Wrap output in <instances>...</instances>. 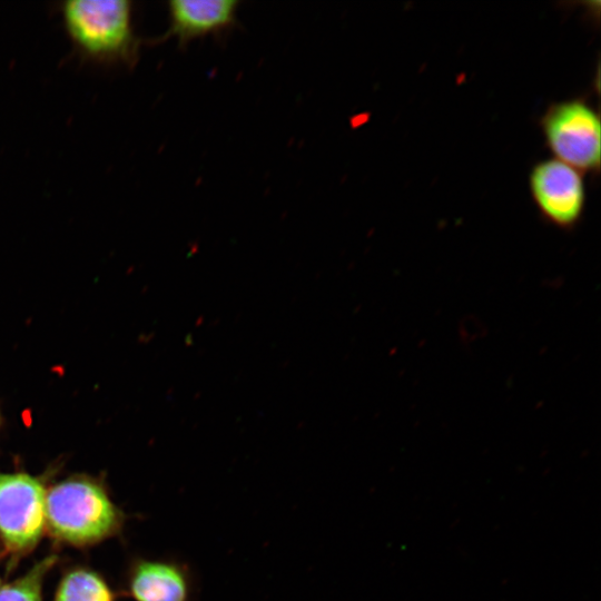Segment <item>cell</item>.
Wrapping results in <instances>:
<instances>
[{"instance_id":"cell-1","label":"cell","mask_w":601,"mask_h":601,"mask_svg":"<svg viewBox=\"0 0 601 601\" xmlns=\"http://www.w3.org/2000/svg\"><path fill=\"white\" fill-rule=\"evenodd\" d=\"M68 35L86 56L102 62H135L138 40L127 0H69L61 4Z\"/></svg>"},{"instance_id":"cell-2","label":"cell","mask_w":601,"mask_h":601,"mask_svg":"<svg viewBox=\"0 0 601 601\" xmlns=\"http://www.w3.org/2000/svg\"><path fill=\"white\" fill-rule=\"evenodd\" d=\"M122 516L105 490L87 479H69L46 493V526L76 545L101 541L121 525Z\"/></svg>"},{"instance_id":"cell-3","label":"cell","mask_w":601,"mask_h":601,"mask_svg":"<svg viewBox=\"0 0 601 601\" xmlns=\"http://www.w3.org/2000/svg\"><path fill=\"white\" fill-rule=\"evenodd\" d=\"M548 149L582 174L600 171L599 110L587 97L551 102L539 121Z\"/></svg>"},{"instance_id":"cell-4","label":"cell","mask_w":601,"mask_h":601,"mask_svg":"<svg viewBox=\"0 0 601 601\" xmlns=\"http://www.w3.org/2000/svg\"><path fill=\"white\" fill-rule=\"evenodd\" d=\"M529 189L539 214L548 224L569 231L581 221L587 189L578 169L555 158L540 160L530 170Z\"/></svg>"},{"instance_id":"cell-5","label":"cell","mask_w":601,"mask_h":601,"mask_svg":"<svg viewBox=\"0 0 601 601\" xmlns=\"http://www.w3.org/2000/svg\"><path fill=\"white\" fill-rule=\"evenodd\" d=\"M46 490L26 473H0V536L13 552L32 549L46 528Z\"/></svg>"},{"instance_id":"cell-6","label":"cell","mask_w":601,"mask_h":601,"mask_svg":"<svg viewBox=\"0 0 601 601\" xmlns=\"http://www.w3.org/2000/svg\"><path fill=\"white\" fill-rule=\"evenodd\" d=\"M129 589L136 601H194L196 580L185 561L140 559L131 568Z\"/></svg>"},{"instance_id":"cell-7","label":"cell","mask_w":601,"mask_h":601,"mask_svg":"<svg viewBox=\"0 0 601 601\" xmlns=\"http://www.w3.org/2000/svg\"><path fill=\"white\" fill-rule=\"evenodd\" d=\"M238 1L173 0L168 3V35L185 46L190 40L221 32L235 23Z\"/></svg>"},{"instance_id":"cell-8","label":"cell","mask_w":601,"mask_h":601,"mask_svg":"<svg viewBox=\"0 0 601 601\" xmlns=\"http://www.w3.org/2000/svg\"><path fill=\"white\" fill-rule=\"evenodd\" d=\"M105 581L88 570L69 572L60 582L55 601H112Z\"/></svg>"},{"instance_id":"cell-9","label":"cell","mask_w":601,"mask_h":601,"mask_svg":"<svg viewBox=\"0 0 601 601\" xmlns=\"http://www.w3.org/2000/svg\"><path fill=\"white\" fill-rule=\"evenodd\" d=\"M53 562V558H47L24 577L1 587L0 601H41V582Z\"/></svg>"}]
</instances>
